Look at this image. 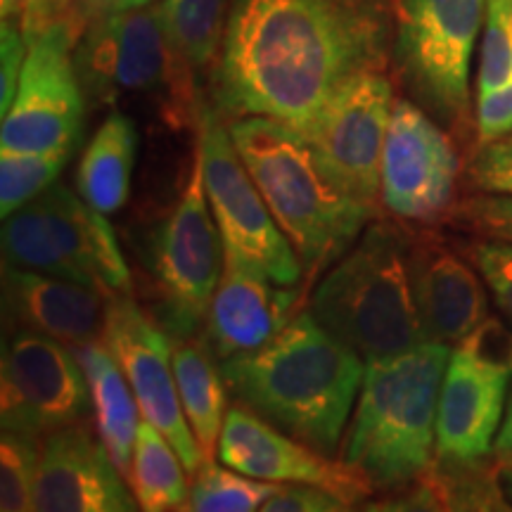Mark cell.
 Wrapping results in <instances>:
<instances>
[{
    "instance_id": "cell-1",
    "label": "cell",
    "mask_w": 512,
    "mask_h": 512,
    "mask_svg": "<svg viewBox=\"0 0 512 512\" xmlns=\"http://www.w3.org/2000/svg\"><path fill=\"white\" fill-rule=\"evenodd\" d=\"M389 0H230L211 100L223 119L306 131L339 88L392 62Z\"/></svg>"
},
{
    "instance_id": "cell-2",
    "label": "cell",
    "mask_w": 512,
    "mask_h": 512,
    "mask_svg": "<svg viewBox=\"0 0 512 512\" xmlns=\"http://www.w3.org/2000/svg\"><path fill=\"white\" fill-rule=\"evenodd\" d=\"M221 370L235 403L332 456L354 413L366 361L306 309L264 347L221 361Z\"/></svg>"
},
{
    "instance_id": "cell-3",
    "label": "cell",
    "mask_w": 512,
    "mask_h": 512,
    "mask_svg": "<svg viewBox=\"0 0 512 512\" xmlns=\"http://www.w3.org/2000/svg\"><path fill=\"white\" fill-rule=\"evenodd\" d=\"M228 131L309 278L335 264L380 219V211L325 174L309 138L294 126L254 114L230 119Z\"/></svg>"
},
{
    "instance_id": "cell-4",
    "label": "cell",
    "mask_w": 512,
    "mask_h": 512,
    "mask_svg": "<svg viewBox=\"0 0 512 512\" xmlns=\"http://www.w3.org/2000/svg\"><path fill=\"white\" fill-rule=\"evenodd\" d=\"M453 351L425 339L401 354L366 361L342 460L375 489H401L432 470L439 394Z\"/></svg>"
},
{
    "instance_id": "cell-5",
    "label": "cell",
    "mask_w": 512,
    "mask_h": 512,
    "mask_svg": "<svg viewBox=\"0 0 512 512\" xmlns=\"http://www.w3.org/2000/svg\"><path fill=\"white\" fill-rule=\"evenodd\" d=\"M311 311L363 361L425 342L411 283V233L396 223L370 221L323 273Z\"/></svg>"
},
{
    "instance_id": "cell-6",
    "label": "cell",
    "mask_w": 512,
    "mask_h": 512,
    "mask_svg": "<svg viewBox=\"0 0 512 512\" xmlns=\"http://www.w3.org/2000/svg\"><path fill=\"white\" fill-rule=\"evenodd\" d=\"M74 69L91 105L155 95L169 124H197L195 74L171 48L159 3L91 17L74 46Z\"/></svg>"
},
{
    "instance_id": "cell-7",
    "label": "cell",
    "mask_w": 512,
    "mask_h": 512,
    "mask_svg": "<svg viewBox=\"0 0 512 512\" xmlns=\"http://www.w3.org/2000/svg\"><path fill=\"white\" fill-rule=\"evenodd\" d=\"M486 0H394L392 64L413 102L444 128L470 126V67Z\"/></svg>"
},
{
    "instance_id": "cell-8",
    "label": "cell",
    "mask_w": 512,
    "mask_h": 512,
    "mask_svg": "<svg viewBox=\"0 0 512 512\" xmlns=\"http://www.w3.org/2000/svg\"><path fill=\"white\" fill-rule=\"evenodd\" d=\"M5 264L88 285L105 297L131 294V273L105 214L53 183L3 223Z\"/></svg>"
},
{
    "instance_id": "cell-9",
    "label": "cell",
    "mask_w": 512,
    "mask_h": 512,
    "mask_svg": "<svg viewBox=\"0 0 512 512\" xmlns=\"http://www.w3.org/2000/svg\"><path fill=\"white\" fill-rule=\"evenodd\" d=\"M223 238L204 188L202 150L195 140L181 195L159 228L152 252L159 323L169 335H197L207 323L223 271Z\"/></svg>"
},
{
    "instance_id": "cell-10",
    "label": "cell",
    "mask_w": 512,
    "mask_h": 512,
    "mask_svg": "<svg viewBox=\"0 0 512 512\" xmlns=\"http://www.w3.org/2000/svg\"><path fill=\"white\" fill-rule=\"evenodd\" d=\"M195 128L202 150L204 188L211 214L219 223L223 245L264 268L275 283L294 287L304 275L302 261L273 219L261 190L256 188L230 138L228 124L216 107L200 100Z\"/></svg>"
},
{
    "instance_id": "cell-11",
    "label": "cell",
    "mask_w": 512,
    "mask_h": 512,
    "mask_svg": "<svg viewBox=\"0 0 512 512\" xmlns=\"http://www.w3.org/2000/svg\"><path fill=\"white\" fill-rule=\"evenodd\" d=\"M458 176V150L446 128L418 102L396 98L382 155V209L415 226L446 221L458 202Z\"/></svg>"
},
{
    "instance_id": "cell-12",
    "label": "cell",
    "mask_w": 512,
    "mask_h": 512,
    "mask_svg": "<svg viewBox=\"0 0 512 512\" xmlns=\"http://www.w3.org/2000/svg\"><path fill=\"white\" fill-rule=\"evenodd\" d=\"M0 370L3 430L46 439L50 432L91 420V384L67 344L34 330H15Z\"/></svg>"
},
{
    "instance_id": "cell-13",
    "label": "cell",
    "mask_w": 512,
    "mask_h": 512,
    "mask_svg": "<svg viewBox=\"0 0 512 512\" xmlns=\"http://www.w3.org/2000/svg\"><path fill=\"white\" fill-rule=\"evenodd\" d=\"M394 102V83L384 69L363 72L344 83L304 131L325 174L375 211H380L382 155Z\"/></svg>"
},
{
    "instance_id": "cell-14",
    "label": "cell",
    "mask_w": 512,
    "mask_h": 512,
    "mask_svg": "<svg viewBox=\"0 0 512 512\" xmlns=\"http://www.w3.org/2000/svg\"><path fill=\"white\" fill-rule=\"evenodd\" d=\"M72 29L55 27L29 46L15 100L0 128V150L74 152L81 140L86 95L74 69Z\"/></svg>"
},
{
    "instance_id": "cell-15",
    "label": "cell",
    "mask_w": 512,
    "mask_h": 512,
    "mask_svg": "<svg viewBox=\"0 0 512 512\" xmlns=\"http://www.w3.org/2000/svg\"><path fill=\"white\" fill-rule=\"evenodd\" d=\"M105 339L124 368L143 420L174 444L188 475L195 477L204 460L178 394L171 335L159 318L140 309L133 294H117L107 306Z\"/></svg>"
},
{
    "instance_id": "cell-16",
    "label": "cell",
    "mask_w": 512,
    "mask_h": 512,
    "mask_svg": "<svg viewBox=\"0 0 512 512\" xmlns=\"http://www.w3.org/2000/svg\"><path fill=\"white\" fill-rule=\"evenodd\" d=\"M219 460L249 477L275 484H316L342 498L349 508L366 501L375 486L342 458L302 444L271 422L235 403L228 408L219 441Z\"/></svg>"
},
{
    "instance_id": "cell-17",
    "label": "cell",
    "mask_w": 512,
    "mask_h": 512,
    "mask_svg": "<svg viewBox=\"0 0 512 512\" xmlns=\"http://www.w3.org/2000/svg\"><path fill=\"white\" fill-rule=\"evenodd\" d=\"M88 422L62 427L41 441L34 510L133 512L140 508L128 491V479Z\"/></svg>"
},
{
    "instance_id": "cell-18",
    "label": "cell",
    "mask_w": 512,
    "mask_h": 512,
    "mask_svg": "<svg viewBox=\"0 0 512 512\" xmlns=\"http://www.w3.org/2000/svg\"><path fill=\"white\" fill-rule=\"evenodd\" d=\"M290 287L275 283L264 268L226 247L221 280L202 330L219 361L264 347L302 311V297Z\"/></svg>"
},
{
    "instance_id": "cell-19",
    "label": "cell",
    "mask_w": 512,
    "mask_h": 512,
    "mask_svg": "<svg viewBox=\"0 0 512 512\" xmlns=\"http://www.w3.org/2000/svg\"><path fill=\"white\" fill-rule=\"evenodd\" d=\"M5 318L12 330H34L67 347L105 339L110 297L93 287L5 264Z\"/></svg>"
},
{
    "instance_id": "cell-20",
    "label": "cell",
    "mask_w": 512,
    "mask_h": 512,
    "mask_svg": "<svg viewBox=\"0 0 512 512\" xmlns=\"http://www.w3.org/2000/svg\"><path fill=\"white\" fill-rule=\"evenodd\" d=\"M510 375L453 351L439 394L437 456L446 463L484 458L501 430Z\"/></svg>"
},
{
    "instance_id": "cell-21",
    "label": "cell",
    "mask_w": 512,
    "mask_h": 512,
    "mask_svg": "<svg viewBox=\"0 0 512 512\" xmlns=\"http://www.w3.org/2000/svg\"><path fill=\"white\" fill-rule=\"evenodd\" d=\"M477 273L439 235H411V283L427 339L458 344L486 318L489 299Z\"/></svg>"
},
{
    "instance_id": "cell-22",
    "label": "cell",
    "mask_w": 512,
    "mask_h": 512,
    "mask_svg": "<svg viewBox=\"0 0 512 512\" xmlns=\"http://www.w3.org/2000/svg\"><path fill=\"white\" fill-rule=\"evenodd\" d=\"M171 358L178 394L190 430L200 446L204 465L219 458V441L228 415V387L223 380L219 356L202 332L171 335Z\"/></svg>"
},
{
    "instance_id": "cell-23",
    "label": "cell",
    "mask_w": 512,
    "mask_h": 512,
    "mask_svg": "<svg viewBox=\"0 0 512 512\" xmlns=\"http://www.w3.org/2000/svg\"><path fill=\"white\" fill-rule=\"evenodd\" d=\"M72 351L79 358L88 384H91L93 415L100 439L105 441L107 451L117 463L121 475L128 479L131 477L133 446H136L140 425L136 394H133L124 368H121L107 339L79 344V347H72Z\"/></svg>"
},
{
    "instance_id": "cell-24",
    "label": "cell",
    "mask_w": 512,
    "mask_h": 512,
    "mask_svg": "<svg viewBox=\"0 0 512 512\" xmlns=\"http://www.w3.org/2000/svg\"><path fill=\"white\" fill-rule=\"evenodd\" d=\"M138 157V128L124 112H110L81 155L76 185L79 195L105 216L128 202Z\"/></svg>"
},
{
    "instance_id": "cell-25",
    "label": "cell",
    "mask_w": 512,
    "mask_h": 512,
    "mask_svg": "<svg viewBox=\"0 0 512 512\" xmlns=\"http://www.w3.org/2000/svg\"><path fill=\"white\" fill-rule=\"evenodd\" d=\"M185 472L188 470L174 444L152 422H140L128 477L140 508L147 512L183 510L190 498Z\"/></svg>"
},
{
    "instance_id": "cell-26",
    "label": "cell",
    "mask_w": 512,
    "mask_h": 512,
    "mask_svg": "<svg viewBox=\"0 0 512 512\" xmlns=\"http://www.w3.org/2000/svg\"><path fill=\"white\" fill-rule=\"evenodd\" d=\"M230 0H162L171 48L192 74L214 67L226 31Z\"/></svg>"
},
{
    "instance_id": "cell-27",
    "label": "cell",
    "mask_w": 512,
    "mask_h": 512,
    "mask_svg": "<svg viewBox=\"0 0 512 512\" xmlns=\"http://www.w3.org/2000/svg\"><path fill=\"white\" fill-rule=\"evenodd\" d=\"M280 484L249 477L228 465L207 463L192 477L190 498L183 510L192 512H252L278 491Z\"/></svg>"
},
{
    "instance_id": "cell-28",
    "label": "cell",
    "mask_w": 512,
    "mask_h": 512,
    "mask_svg": "<svg viewBox=\"0 0 512 512\" xmlns=\"http://www.w3.org/2000/svg\"><path fill=\"white\" fill-rule=\"evenodd\" d=\"M72 152L0 150V214L8 219L43 195L67 166Z\"/></svg>"
},
{
    "instance_id": "cell-29",
    "label": "cell",
    "mask_w": 512,
    "mask_h": 512,
    "mask_svg": "<svg viewBox=\"0 0 512 512\" xmlns=\"http://www.w3.org/2000/svg\"><path fill=\"white\" fill-rule=\"evenodd\" d=\"M41 441L31 434L3 430L0 437V510H34V484Z\"/></svg>"
},
{
    "instance_id": "cell-30",
    "label": "cell",
    "mask_w": 512,
    "mask_h": 512,
    "mask_svg": "<svg viewBox=\"0 0 512 512\" xmlns=\"http://www.w3.org/2000/svg\"><path fill=\"white\" fill-rule=\"evenodd\" d=\"M512 81V0H486L482 48H479L477 95Z\"/></svg>"
},
{
    "instance_id": "cell-31",
    "label": "cell",
    "mask_w": 512,
    "mask_h": 512,
    "mask_svg": "<svg viewBox=\"0 0 512 512\" xmlns=\"http://www.w3.org/2000/svg\"><path fill=\"white\" fill-rule=\"evenodd\" d=\"M446 223L472 238L512 242V195L475 192L451 209Z\"/></svg>"
},
{
    "instance_id": "cell-32",
    "label": "cell",
    "mask_w": 512,
    "mask_h": 512,
    "mask_svg": "<svg viewBox=\"0 0 512 512\" xmlns=\"http://www.w3.org/2000/svg\"><path fill=\"white\" fill-rule=\"evenodd\" d=\"M463 252L482 275L489 292L494 294L498 309L512 325V242L477 238L463 247Z\"/></svg>"
},
{
    "instance_id": "cell-33",
    "label": "cell",
    "mask_w": 512,
    "mask_h": 512,
    "mask_svg": "<svg viewBox=\"0 0 512 512\" xmlns=\"http://www.w3.org/2000/svg\"><path fill=\"white\" fill-rule=\"evenodd\" d=\"M467 185L475 192L512 195V133L475 147L467 164Z\"/></svg>"
},
{
    "instance_id": "cell-34",
    "label": "cell",
    "mask_w": 512,
    "mask_h": 512,
    "mask_svg": "<svg viewBox=\"0 0 512 512\" xmlns=\"http://www.w3.org/2000/svg\"><path fill=\"white\" fill-rule=\"evenodd\" d=\"M458 351L512 377V330L498 318L486 316L475 330L460 339Z\"/></svg>"
},
{
    "instance_id": "cell-35",
    "label": "cell",
    "mask_w": 512,
    "mask_h": 512,
    "mask_svg": "<svg viewBox=\"0 0 512 512\" xmlns=\"http://www.w3.org/2000/svg\"><path fill=\"white\" fill-rule=\"evenodd\" d=\"M27 55L29 46L24 41L19 19H3L0 24V114L3 117L17 95Z\"/></svg>"
},
{
    "instance_id": "cell-36",
    "label": "cell",
    "mask_w": 512,
    "mask_h": 512,
    "mask_svg": "<svg viewBox=\"0 0 512 512\" xmlns=\"http://www.w3.org/2000/svg\"><path fill=\"white\" fill-rule=\"evenodd\" d=\"M266 512H339L349 505L316 484H280L264 503Z\"/></svg>"
},
{
    "instance_id": "cell-37",
    "label": "cell",
    "mask_w": 512,
    "mask_h": 512,
    "mask_svg": "<svg viewBox=\"0 0 512 512\" xmlns=\"http://www.w3.org/2000/svg\"><path fill=\"white\" fill-rule=\"evenodd\" d=\"M477 145L512 133V81L491 93L477 95L475 105Z\"/></svg>"
},
{
    "instance_id": "cell-38",
    "label": "cell",
    "mask_w": 512,
    "mask_h": 512,
    "mask_svg": "<svg viewBox=\"0 0 512 512\" xmlns=\"http://www.w3.org/2000/svg\"><path fill=\"white\" fill-rule=\"evenodd\" d=\"M155 3V0H83L88 15H102V12H119V10H133L143 8V5Z\"/></svg>"
},
{
    "instance_id": "cell-39",
    "label": "cell",
    "mask_w": 512,
    "mask_h": 512,
    "mask_svg": "<svg viewBox=\"0 0 512 512\" xmlns=\"http://www.w3.org/2000/svg\"><path fill=\"white\" fill-rule=\"evenodd\" d=\"M494 448H496L498 458L505 460L508 465H512V401L508 406V415H505V422L501 425V430H498Z\"/></svg>"
},
{
    "instance_id": "cell-40",
    "label": "cell",
    "mask_w": 512,
    "mask_h": 512,
    "mask_svg": "<svg viewBox=\"0 0 512 512\" xmlns=\"http://www.w3.org/2000/svg\"><path fill=\"white\" fill-rule=\"evenodd\" d=\"M31 0H0V15L3 19H19Z\"/></svg>"
},
{
    "instance_id": "cell-41",
    "label": "cell",
    "mask_w": 512,
    "mask_h": 512,
    "mask_svg": "<svg viewBox=\"0 0 512 512\" xmlns=\"http://www.w3.org/2000/svg\"><path fill=\"white\" fill-rule=\"evenodd\" d=\"M503 482H505V489H508V494L512 496V465H510V472H508V475L503 477Z\"/></svg>"
}]
</instances>
